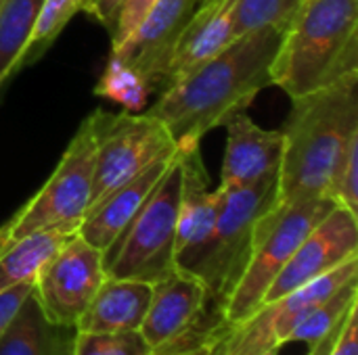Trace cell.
Instances as JSON below:
<instances>
[{"instance_id":"cell-1","label":"cell","mask_w":358,"mask_h":355,"mask_svg":"<svg viewBox=\"0 0 358 355\" xmlns=\"http://www.w3.org/2000/svg\"><path fill=\"white\" fill-rule=\"evenodd\" d=\"M279 27H260L237 36L214 56L195 65L159 94L147 115L159 119L178 149L201 138L241 113L268 86L271 65L281 44Z\"/></svg>"},{"instance_id":"cell-2","label":"cell","mask_w":358,"mask_h":355,"mask_svg":"<svg viewBox=\"0 0 358 355\" xmlns=\"http://www.w3.org/2000/svg\"><path fill=\"white\" fill-rule=\"evenodd\" d=\"M281 134L277 201L329 197L342 161L358 142V71L327 88L292 98Z\"/></svg>"},{"instance_id":"cell-3","label":"cell","mask_w":358,"mask_h":355,"mask_svg":"<svg viewBox=\"0 0 358 355\" xmlns=\"http://www.w3.org/2000/svg\"><path fill=\"white\" fill-rule=\"evenodd\" d=\"M357 71V0H304L281 36L271 65L273 86L298 98Z\"/></svg>"},{"instance_id":"cell-4","label":"cell","mask_w":358,"mask_h":355,"mask_svg":"<svg viewBox=\"0 0 358 355\" xmlns=\"http://www.w3.org/2000/svg\"><path fill=\"white\" fill-rule=\"evenodd\" d=\"M336 205L338 203L331 197L287 203L277 201L264 216H260L254 228L248 268L224 305L222 324H237L262 305L268 287L294 251Z\"/></svg>"},{"instance_id":"cell-5","label":"cell","mask_w":358,"mask_h":355,"mask_svg":"<svg viewBox=\"0 0 358 355\" xmlns=\"http://www.w3.org/2000/svg\"><path fill=\"white\" fill-rule=\"evenodd\" d=\"M180 188L182 163L176 149L174 159L134 220L103 253L107 276L153 285L176 270L174 243Z\"/></svg>"},{"instance_id":"cell-6","label":"cell","mask_w":358,"mask_h":355,"mask_svg":"<svg viewBox=\"0 0 358 355\" xmlns=\"http://www.w3.org/2000/svg\"><path fill=\"white\" fill-rule=\"evenodd\" d=\"M220 190L222 205L216 228L195 272L208 293V312L218 318H222L224 305L248 268L256 222L277 203L279 174L245 188Z\"/></svg>"},{"instance_id":"cell-7","label":"cell","mask_w":358,"mask_h":355,"mask_svg":"<svg viewBox=\"0 0 358 355\" xmlns=\"http://www.w3.org/2000/svg\"><path fill=\"white\" fill-rule=\"evenodd\" d=\"M94 140L88 119L82 121L46 184L0 226V249L40 230H78L90 203Z\"/></svg>"},{"instance_id":"cell-8","label":"cell","mask_w":358,"mask_h":355,"mask_svg":"<svg viewBox=\"0 0 358 355\" xmlns=\"http://www.w3.org/2000/svg\"><path fill=\"white\" fill-rule=\"evenodd\" d=\"M86 119L94 140V172L88 207L113 188L132 180L157 159L176 151V142L168 128L147 113L94 111Z\"/></svg>"},{"instance_id":"cell-9","label":"cell","mask_w":358,"mask_h":355,"mask_svg":"<svg viewBox=\"0 0 358 355\" xmlns=\"http://www.w3.org/2000/svg\"><path fill=\"white\" fill-rule=\"evenodd\" d=\"M352 278H358V255L306 287L262 303L245 320L222 324L210 339V355H260L287 345V337L300 320Z\"/></svg>"},{"instance_id":"cell-10","label":"cell","mask_w":358,"mask_h":355,"mask_svg":"<svg viewBox=\"0 0 358 355\" xmlns=\"http://www.w3.org/2000/svg\"><path fill=\"white\" fill-rule=\"evenodd\" d=\"M105 278L103 251L76 234L42 268L34 291L52 322L76 326Z\"/></svg>"},{"instance_id":"cell-11","label":"cell","mask_w":358,"mask_h":355,"mask_svg":"<svg viewBox=\"0 0 358 355\" xmlns=\"http://www.w3.org/2000/svg\"><path fill=\"white\" fill-rule=\"evenodd\" d=\"M358 255V216L336 205L329 216L300 243L268 287L262 303L289 295Z\"/></svg>"},{"instance_id":"cell-12","label":"cell","mask_w":358,"mask_h":355,"mask_svg":"<svg viewBox=\"0 0 358 355\" xmlns=\"http://www.w3.org/2000/svg\"><path fill=\"white\" fill-rule=\"evenodd\" d=\"M220 326L222 318L208 312L203 282L189 272L174 270L151 285L149 310L138 331L153 349H159L201 328L218 331Z\"/></svg>"},{"instance_id":"cell-13","label":"cell","mask_w":358,"mask_h":355,"mask_svg":"<svg viewBox=\"0 0 358 355\" xmlns=\"http://www.w3.org/2000/svg\"><path fill=\"white\" fill-rule=\"evenodd\" d=\"M178 153L182 163V188L174 243L176 270L195 276L216 228L218 211L222 205V190L208 188L210 176L206 172L199 144L178 149Z\"/></svg>"},{"instance_id":"cell-14","label":"cell","mask_w":358,"mask_h":355,"mask_svg":"<svg viewBox=\"0 0 358 355\" xmlns=\"http://www.w3.org/2000/svg\"><path fill=\"white\" fill-rule=\"evenodd\" d=\"M199 4L201 0H157L136 31L113 50L111 65L138 86L159 84L170 52Z\"/></svg>"},{"instance_id":"cell-15","label":"cell","mask_w":358,"mask_h":355,"mask_svg":"<svg viewBox=\"0 0 358 355\" xmlns=\"http://www.w3.org/2000/svg\"><path fill=\"white\" fill-rule=\"evenodd\" d=\"M224 128L227 149L220 167V188H245L279 174L283 157L281 130L256 126L245 111L235 113Z\"/></svg>"},{"instance_id":"cell-16","label":"cell","mask_w":358,"mask_h":355,"mask_svg":"<svg viewBox=\"0 0 358 355\" xmlns=\"http://www.w3.org/2000/svg\"><path fill=\"white\" fill-rule=\"evenodd\" d=\"M176 151L157 159L149 167H145L141 174H136L126 184L113 188L109 195H105L101 201H96L88 211L84 213L78 234L99 251H107L115 239L128 228V224L134 220L147 197L153 192L157 182L162 180L164 172L168 169L170 161L174 159Z\"/></svg>"},{"instance_id":"cell-17","label":"cell","mask_w":358,"mask_h":355,"mask_svg":"<svg viewBox=\"0 0 358 355\" xmlns=\"http://www.w3.org/2000/svg\"><path fill=\"white\" fill-rule=\"evenodd\" d=\"M231 8L233 0H210L197 6L191 21L178 36L166 69L159 77V84H164V88H168L195 65L214 56L235 40Z\"/></svg>"},{"instance_id":"cell-18","label":"cell","mask_w":358,"mask_h":355,"mask_svg":"<svg viewBox=\"0 0 358 355\" xmlns=\"http://www.w3.org/2000/svg\"><path fill=\"white\" fill-rule=\"evenodd\" d=\"M151 301V285L107 276L86 312L76 322L80 333L138 331Z\"/></svg>"},{"instance_id":"cell-19","label":"cell","mask_w":358,"mask_h":355,"mask_svg":"<svg viewBox=\"0 0 358 355\" xmlns=\"http://www.w3.org/2000/svg\"><path fill=\"white\" fill-rule=\"evenodd\" d=\"M78 335L76 326L52 322L31 289L0 337V355H73Z\"/></svg>"},{"instance_id":"cell-20","label":"cell","mask_w":358,"mask_h":355,"mask_svg":"<svg viewBox=\"0 0 358 355\" xmlns=\"http://www.w3.org/2000/svg\"><path fill=\"white\" fill-rule=\"evenodd\" d=\"M78 234V230L52 228L31 232L0 249V291L23 282H36L50 257Z\"/></svg>"},{"instance_id":"cell-21","label":"cell","mask_w":358,"mask_h":355,"mask_svg":"<svg viewBox=\"0 0 358 355\" xmlns=\"http://www.w3.org/2000/svg\"><path fill=\"white\" fill-rule=\"evenodd\" d=\"M40 6L42 0H4L0 4V88L19 67Z\"/></svg>"},{"instance_id":"cell-22","label":"cell","mask_w":358,"mask_h":355,"mask_svg":"<svg viewBox=\"0 0 358 355\" xmlns=\"http://www.w3.org/2000/svg\"><path fill=\"white\" fill-rule=\"evenodd\" d=\"M355 305H358V278L348 280L327 299L317 303L292 331V335L287 337V345L289 343L315 345L331 328H336Z\"/></svg>"},{"instance_id":"cell-23","label":"cell","mask_w":358,"mask_h":355,"mask_svg":"<svg viewBox=\"0 0 358 355\" xmlns=\"http://www.w3.org/2000/svg\"><path fill=\"white\" fill-rule=\"evenodd\" d=\"M82 4H84V0H42L34 31H31L29 42L21 54L17 71L36 63L50 48V44L63 31V27L67 25L71 15L82 10Z\"/></svg>"},{"instance_id":"cell-24","label":"cell","mask_w":358,"mask_h":355,"mask_svg":"<svg viewBox=\"0 0 358 355\" xmlns=\"http://www.w3.org/2000/svg\"><path fill=\"white\" fill-rule=\"evenodd\" d=\"M302 2L304 0H233V33L237 38L260 27H279L285 31Z\"/></svg>"},{"instance_id":"cell-25","label":"cell","mask_w":358,"mask_h":355,"mask_svg":"<svg viewBox=\"0 0 358 355\" xmlns=\"http://www.w3.org/2000/svg\"><path fill=\"white\" fill-rule=\"evenodd\" d=\"M141 331L130 333H80L73 355H153Z\"/></svg>"},{"instance_id":"cell-26","label":"cell","mask_w":358,"mask_h":355,"mask_svg":"<svg viewBox=\"0 0 358 355\" xmlns=\"http://www.w3.org/2000/svg\"><path fill=\"white\" fill-rule=\"evenodd\" d=\"M155 2L157 0H124L111 31V50L120 48L136 31V27L143 23V19L147 17Z\"/></svg>"},{"instance_id":"cell-27","label":"cell","mask_w":358,"mask_h":355,"mask_svg":"<svg viewBox=\"0 0 358 355\" xmlns=\"http://www.w3.org/2000/svg\"><path fill=\"white\" fill-rule=\"evenodd\" d=\"M31 289H34V282H23V285L10 287L6 291H0V337Z\"/></svg>"},{"instance_id":"cell-28","label":"cell","mask_w":358,"mask_h":355,"mask_svg":"<svg viewBox=\"0 0 358 355\" xmlns=\"http://www.w3.org/2000/svg\"><path fill=\"white\" fill-rule=\"evenodd\" d=\"M122 4H124V0H84L82 10L90 13L111 33L113 31V25L117 21V15H120Z\"/></svg>"},{"instance_id":"cell-29","label":"cell","mask_w":358,"mask_h":355,"mask_svg":"<svg viewBox=\"0 0 358 355\" xmlns=\"http://www.w3.org/2000/svg\"><path fill=\"white\" fill-rule=\"evenodd\" d=\"M357 308L350 310V314L346 316V324H344V331L342 335L338 337L336 345H334V352L331 355H358V320H357Z\"/></svg>"},{"instance_id":"cell-30","label":"cell","mask_w":358,"mask_h":355,"mask_svg":"<svg viewBox=\"0 0 358 355\" xmlns=\"http://www.w3.org/2000/svg\"><path fill=\"white\" fill-rule=\"evenodd\" d=\"M357 308V305H355ZM350 314V312H348ZM346 314V316H348ZM346 316H344V320L336 326V328H331L323 339H319L315 345H310V352L308 355H331L334 352V345H336V341H338V337L342 335V331H344V324H346Z\"/></svg>"},{"instance_id":"cell-31","label":"cell","mask_w":358,"mask_h":355,"mask_svg":"<svg viewBox=\"0 0 358 355\" xmlns=\"http://www.w3.org/2000/svg\"><path fill=\"white\" fill-rule=\"evenodd\" d=\"M180 355H210V341L203 343V345H197V347H193V349H189V352H185V354Z\"/></svg>"},{"instance_id":"cell-32","label":"cell","mask_w":358,"mask_h":355,"mask_svg":"<svg viewBox=\"0 0 358 355\" xmlns=\"http://www.w3.org/2000/svg\"><path fill=\"white\" fill-rule=\"evenodd\" d=\"M281 354V347H273V349H266L264 354H260V355H279Z\"/></svg>"},{"instance_id":"cell-33","label":"cell","mask_w":358,"mask_h":355,"mask_svg":"<svg viewBox=\"0 0 358 355\" xmlns=\"http://www.w3.org/2000/svg\"><path fill=\"white\" fill-rule=\"evenodd\" d=\"M203 2H210V0H201V4H203Z\"/></svg>"},{"instance_id":"cell-34","label":"cell","mask_w":358,"mask_h":355,"mask_svg":"<svg viewBox=\"0 0 358 355\" xmlns=\"http://www.w3.org/2000/svg\"><path fill=\"white\" fill-rule=\"evenodd\" d=\"M2 2H4V0H0V4H2Z\"/></svg>"}]
</instances>
